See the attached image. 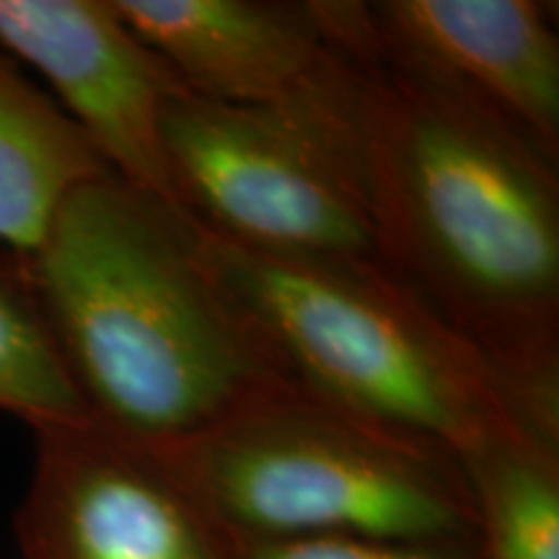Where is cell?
<instances>
[{
    "label": "cell",
    "mask_w": 559,
    "mask_h": 559,
    "mask_svg": "<svg viewBox=\"0 0 559 559\" xmlns=\"http://www.w3.org/2000/svg\"><path fill=\"white\" fill-rule=\"evenodd\" d=\"M0 47L45 75L115 177L181 210L164 117L187 86L111 0H0Z\"/></svg>",
    "instance_id": "cell-7"
},
{
    "label": "cell",
    "mask_w": 559,
    "mask_h": 559,
    "mask_svg": "<svg viewBox=\"0 0 559 559\" xmlns=\"http://www.w3.org/2000/svg\"><path fill=\"white\" fill-rule=\"evenodd\" d=\"M26 262L104 430L174 449L288 383L210 272L194 221L115 174L75 187Z\"/></svg>",
    "instance_id": "cell-2"
},
{
    "label": "cell",
    "mask_w": 559,
    "mask_h": 559,
    "mask_svg": "<svg viewBox=\"0 0 559 559\" xmlns=\"http://www.w3.org/2000/svg\"><path fill=\"white\" fill-rule=\"evenodd\" d=\"M353 13L340 47L358 66L355 135L383 267L479 355L515 415L559 438L557 160L381 52L366 3Z\"/></svg>",
    "instance_id": "cell-1"
},
{
    "label": "cell",
    "mask_w": 559,
    "mask_h": 559,
    "mask_svg": "<svg viewBox=\"0 0 559 559\" xmlns=\"http://www.w3.org/2000/svg\"><path fill=\"white\" fill-rule=\"evenodd\" d=\"M164 451L236 542L479 536L453 453L293 383Z\"/></svg>",
    "instance_id": "cell-4"
},
{
    "label": "cell",
    "mask_w": 559,
    "mask_h": 559,
    "mask_svg": "<svg viewBox=\"0 0 559 559\" xmlns=\"http://www.w3.org/2000/svg\"><path fill=\"white\" fill-rule=\"evenodd\" d=\"M381 52L451 83L559 158V34L539 0L366 3Z\"/></svg>",
    "instance_id": "cell-9"
},
{
    "label": "cell",
    "mask_w": 559,
    "mask_h": 559,
    "mask_svg": "<svg viewBox=\"0 0 559 559\" xmlns=\"http://www.w3.org/2000/svg\"><path fill=\"white\" fill-rule=\"evenodd\" d=\"M198 239L293 386L456 459L515 415L479 355L383 264L270 254L200 226Z\"/></svg>",
    "instance_id": "cell-3"
},
{
    "label": "cell",
    "mask_w": 559,
    "mask_h": 559,
    "mask_svg": "<svg viewBox=\"0 0 559 559\" xmlns=\"http://www.w3.org/2000/svg\"><path fill=\"white\" fill-rule=\"evenodd\" d=\"M34 432V472L21 500L24 559H239L169 453L96 423Z\"/></svg>",
    "instance_id": "cell-6"
},
{
    "label": "cell",
    "mask_w": 559,
    "mask_h": 559,
    "mask_svg": "<svg viewBox=\"0 0 559 559\" xmlns=\"http://www.w3.org/2000/svg\"><path fill=\"white\" fill-rule=\"evenodd\" d=\"M236 549L239 559H481L479 536L436 542L326 536V539L236 542Z\"/></svg>",
    "instance_id": "cell-13"
},
{
    "label": "cell",
    "mask_w": 559,
    "mask_h": 559,
    "mask_svg": "<svg viewBox=\"0 0 559 559\" xmlns=\"http://www.w3.org/2000/svg\"><path fill=\"white\" fill-rule=\"evenodd\" d=\"M200 99L283 107L330 99L355 62L330 39L319 0H111Z\"/></svg>",
    "instance_id": "cell-8"
},
{
    "label": "cell",
    "mask_w": 559,
    "mask_h": 559,
    "mask_svg": "<svg viewBox=\"0 0 559 559\" xmlns=\"http://www.w3.org/2000/svg\"><path fill=\"white\" fill-rule=\"evenodd\" d=\"M355 86L358 66L342 94L319 102L236 107L190 91L174 99L164 148L181 213L247 249L383 264Z\"/></svg>",
    "instance_id": "cell-5"
},
{
    "label": "cell",
    "mask_w": 559,
    "mask_h": 559,
    "mask_svg": "<svg viewBox=\"0 0 559 559\" xmlns=\"http://www.w3.org/2000/svg\"><path fill=\"white\" fill-rule=\"evenodd\" d=\"M459 461L477 506L481 559H559V438L513 415Z\"/></svg>",
    "instance_id": "cell-11"
},
{
    "label": "cell",
    "mask_w": 559,
    "mask_h": 559,
    "mask_svg": "<svg viewBox=\"0 0 559 559\" xmlns=\"http://www.w3.org/2000/svg\"><path fill=\"white\" fill-rule=\"evenodd\" d=\"M0 412L32 430L88 423L34 290L24 254L0 247Z\"/></svg>",
    "instance_id": "cell-12"
},
{
    "label": "cell",
    "mask_w": 559,
    "mask_h": 559,
    "mask_svg": "<svg viewBox=\"0 0 559 559\" xmlns=\"http://www.w3.org/2000/svg\"><path fill=\"white\" fill-rule=\"evenodd\" d=\"M104 174L94 145L0 47V247L32 254L62 200Z\"/></svg>",
    "instance_id": "cell-10"
}]
</instances>
